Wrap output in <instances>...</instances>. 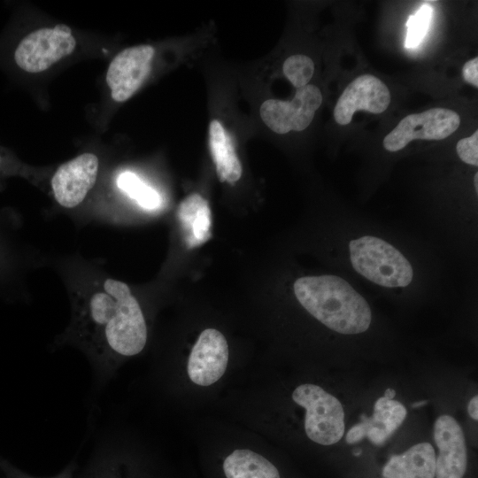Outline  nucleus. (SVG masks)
Masks as SVG:
<instances>
[{
  "label": "nucleus",
  "mask_w": 478,
  "mask_h": 478,
  "mask_svg": "<svg viewBox=\"0 0 478 478\" xmlns=\"http://www.w3.org/2000/svg\"><path fill=\"white\" fill-rule=\"evenodd\" d=\"M320 252L340 272L385 298L419 302L452 289L451 260L418 230L339 202L322 216Z\"/></svg>",
  "instance_id": "obj_1"
},
{
  "label": "nucleus",
  "mask_w": 478,
  "mask_h": 478,
  "mask_svg": "<svg viewBox=\"0 0 478 478\" xmlns=\"http://www.w3.org/2000/svg\"><path fill=\"white\" fill-rule=\"evenodd\" d=\"M78 324L100 382L111 379L121 359L139 354L147 342L142 308L129 287L118 280L107 279L89 297Z\"/></svg>",
  "instance_id": "obj_2"
},
{
  "label": "nucleus",
  "mask_w": 478,
  "mask_h": 478,
  "mask_svg": "<svg viewBox=\"0 0 478 478\" xmlns=\"http://www.w3.org/2000/svg\"><path fill=\"white\" fill-rule=\"evenodd\" d=\"M290 289L301 308L335 335L360 336L374 326V310L368 295L340 272L330 269L298 275Z\"/></svg>",
  "instance_id": "obj_3"
},
{
  "label": "nucleus",
  "mask_w": 478,
  "mask_h": 478,
  "mask_svg": "<svg viewBox=\"0 0 478 478\" xmlns=\"http://www.w3.org/2000/svg\"><path fill=\"white\" fill-rule=\"evenodd\" d=\"M296 404L305 409V430L312 441L331 445L344 434V412L340 401L321 387L305 383L292 393Z\"/></svg>",
  "instance_id": "obj_4"
},
{
  "label": "nucleus",
  "mask_w": 478,
  "mask_h": 478,
  "mask_svg": "<svg viewBox=\"0 0 478 478\" xmlns=\"http://www.w3.org/2000/svg\"><path fill=\"white\" fill-rule=\"evenodd\" d=\"M460 125L459 114L448 108L436 107L404 117L382 140L389 153L403 150L415 140L439 141L451 135Z\"/></svg>",
  "instance_id": "obj_5"
},
{
  "label": "nucleus",
  "mask_w": 478,
  "mask_h": 478,
  "mask_svg": "<svg viewBox=\"0 0 478 478\" xmlns=\"http://www.w3.org/2000/svg\"><path fill=\"white\" fill-rule=\"evenodd\" d=\"M75 44L71 29L64 24H58L54 27H44L28 34L19 43L14 59L26 72L40 73L70 55Z\"/></svg>",
  "instance_id": "obj_6"
},
{
  "label": "nucleus",
  "mask_w": 478,
  "mask_h": 478,
  "mask_svg": "<svg viewBox=\"0 0 478 478\" xmlns=\"http://www.w3.org/2000/svg\"><path fill=\"white\" fill-rule=\"evenodd\" d=\"M322 100L320 89L313 84H307L297 89L290 101L266 100L259 108L260 118L276 134L303 131L312 123Z\"/></svg>",
  "instance_id": "obj_7"
},
{
  "label": "nucleus",
  "mask_w": 478,
  "mask_h": 478,
  "mask_svg": "<svg viewBox=\"0 0 478 478\" xmlns=\"http://www.w3.org/2000/svg\"><path fill=\"white\" fill-rule=\"evenodd\" d=\"M390 100L389 89L382 80L369 73L358 75L340 95L333 112L335 121L346 126L358 111L382 113L388 109Z\"/></svg>",
  "instance_id": "obj_8"
},
{
  "label": "nucleus",
  "mask_w": 478,
  "mask_h": 478,
  "mask_svg": "<svg viewBox=\"0 0 478 478\" xmlns=\"http://www.w3.org/2000/svg\"><path fill=\"white\" fill-rule=\"evenodd\" d=\"M154 49L150 45L129 47L111 62L106 82L118 103L130 98L142 86L151 69Z\"/></svg>",
  "instance_id": "obj_9"
},
{
  "label": "nucleus",
  "mask_w": 478,
  "mask_h": 478,
  "mask_svg": "<svg viewBox=\"0 0 478 478\" xmlns=\"http://www.w3.org/2000/svg\"><path fill=\"white\" fill-rule=\"evenodd\" d=\"M228 345L221 332L206 328L191 349L187 373L191 382L210 386L224 374L228 361Z\"/></svg>",
  "instance_id": "obj_10"
},
{
  "label": "nucleus",
  "mask_w": 478,
  "mask_h": 478,
  "mask_svg": "<svg viewBox=\"0 0 478 478\" xmlns=\"http://www.w3.org/2000/svg\"><path fill=\"white\" fill-rule=\"evenodd\" d=\"M98 166L97 157L89 152L62 164L51 179L57 202L66 208L80 204L96 183Z\"/></svg>",
  "instance_id": "obj_11"
},
{
  "label": "nucleus",
  "mask_w": 478,
  "mask_h": 478,
  "mask_svg": "<svg viewBox=\"0 0 478 478\" xmlns=\"http://www.w3.org/2000/svg\"><path fill=\"white\" fill-rule=\"evenodd\" d=\"M434 440L438 448L435 478H463L467 466V451L458 421L450 415L439 416L434 424Z\"/></svg>",
  "instance_id": "obj_12"
},
{
  "label": "nucleus",
  "mask_w": 478,
  "mask_h": 478,
  "mask_svg": "<svg viewBox=\"0 0 478 478\" xmlns=\"http://www.w3.org/2000/svg\"><path fill=\"white\" fill-rule=\"evenodd\" d=\"M436 451L429 443L412 445L401 454L392 455L382 470L383 478H435Z\"/></svg>",
  "instance_id": "obj_13"
},
{
  "label": "nucleus",
  "mask_w": 478,
  "mask_h": 478,
  "mask_svg": "<svg viewBox=\"0 0 478 478\" xmlns=\"http://www.w3.org/2000/svg\"><path fill=\"white\" fill-rule=\"evenodd\" d=\"M177 216L189 249L198 247L211 238V209L201 195L194 193L188 196L180 204Z\"/></svg>",
  "instance_id": "obj_14"
},
{
  "label": "nucleus",
  "mask_w": 478,
  "mask_h": 478,
  "mask_svg": "<svg viewBox=\"0 0 478 478\" xmlns=\"http://www.w3.org/2000/svg\"><path fill=\"white\" fill-rule=\"evenodd\" d=\"M209 147L220 181L235 184L242 176V165L229 134L218 120L209 125Z\"/></svg>",
  "instance_id": "obj_15"
},
{
  "label": "nucleus",
  "mask_w": 478,
  "mask_h": 478,
  "mask_svg": "<svg viewBox=\"0 0 478 478\" xmlns=\"http://www.w3.org/2000/svg\"><path fill=\"white\" fill-rule=\"evenodd\" d=\"M406 413L399 401L379 397L374 405L373 415L363 416L360 422L366 438L374 445L383 444L404 422Z\"/></svg>",
  "instance_id": "obj_16"
},
{
  "label": "nucleus",
  "mask_w": 478,
  "mask_h": 478,
  "mask_svg": "<svg viewBox=\"0 0 478 478\" xmlns=\"http://www.w3.org/2000/svg\"><path fill=\"white\" fill-rule=\"evenodd\" d=\"M222 468L226 478H281L272 462L248 449L235 450L228 454Z\"/></svg>",
  "instance_id": "obj_17"
},
{
  "label": "nucleus",
  "mask_w": 478,
  "mask_h": 478,
  "mask_svg": "<svg viewBox=\"0 0 478 478\" xmlns=\"http://www.w3.org/2000/svg\"><path fill=\"white\" fill-rule=\"evenodd\" d=\"M117 185L143 209L153 211L159 208L162 204L158 191L144 183L132 172L121 173L117 178Z\"/></svg>",
  "instance_id": "obj_18"
},
{
  "label": "nucleus",
  "mask_w": 478,
  "mask_h": 478,
  "mask_svg": "<svg viewBox=\"0 0 478 478\" xmlns=\"http://www.w3.org/2000/svg\"><path fill=\"white\" fill-rule=\"evenodd\" d=\"M282 72L290 83L297 89L308 84L314 73V63L303 54L289 57L282 65Z\"/></svg>",
  "instance_id": "obj_19"
},
{
  "label": "nucleus",
  "mask_w": 478,
  "mask_h": 478,
  "mask_svg": "<svg viewBox=\"0 0 478 478\" xmlns=\"http://www.w3.org/2000/svg\"><path fill=\"white\" fill-rule=\"evenodd\" d=\"M433 9L429 4H422L417 12L409 17L406 27L407 34L405 46L408 49L417 47L426 35Z\"/></svg>",
  "instance_id": "obj_20"
},
{
  "label": "nucleus",
  "mask_w": 478,
  "mask_h": 478,
  "mask_svg": "<svg viewBox=\"0 0 478 478\" xmlns=\"http://www.w3.org/2000/svg\"><path fill=\"white\" fill-rule=\"evenodd\" d=\"M456 154L462 163L473 167L478 166V131L462 138L456 144Z\"/></svg>",
  "instance_id": "obj_21"
},
{
  "label": "nucleus",
  "mask_w": 478,
  "mask_h": 478,
  "mask_svg": "<svg viewBox=\"0 0 478 478\" xmlns=\"http://www.w3.org/2000/svg\"><path fill=\"white\" fill-rule=\"evenodd\" d=\"M462 76L466 82L478 88V58L466 61L462 67Z\"/></svg>",
  "instance_id": "obj_22"
},
{
  "label": "nucleus",
  "mask_w": 478,
  "mask_h": 478,
  "mask_svg": "<svg viewBox=\"0 0 478 478\" xmlns=\"http://www.w3.org/2000/svg\"><path fill=\"white\" fill-rule=\"evenodd\" d=\"M467 412L472 419L478 420V397L474 396L468 403Z\"/></svg>",
  "instance_id": "obj_23"
},
{
  "label": "nucleus",
  "mask_w": 478,
  "mask_h": 478,
  "mask_svg": "<svg viewBox=\"0 0 478 478\" xmlns=\"http://www.w3.org/2000/svg\"><path fill=\"white\" fill-rule=\"evenodd\" d=\"M395 396H396L395 389L389 388L385 390L383 397H386L387 399H393Z\"/></svg>",
  "instance_id": "obj_24"
},
{
  "label": "nucleus",
  "mask_w": 478,
  "mask_h": 478,
  "mask_svg": "<svg viewBox=\"0 0 478 478\" xmlns=\"http://www.w3.org/2000/svg\"><path fill=\"white\" fill-rule=\"evenodd\" d=\"M427 403H428L427 400H422V401H419V402L413 403L412 406L414 407V408H416V407H420V406L425 405Z\"/></svg>",
  "instance_id": "obj_25"
},
{
  "label": "nucleus",
  "mask_w": 478,
  "mask_h": 478,
  "mask_svg": "<svg viewBox=\"0 0 478 478\" xmlns=\"http://www.w3.org/2000/svg\"><path fill=\"white\" fill-rule=\"evenodd\" d=\"M0 162H1V159H0Z\"/></svg>",
  "instance_id": "obj_26"
}]
</instances>
